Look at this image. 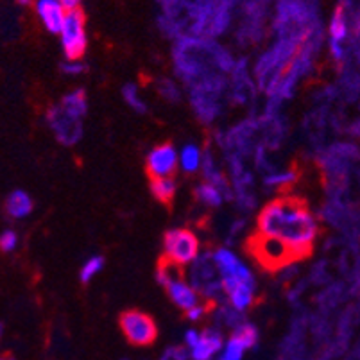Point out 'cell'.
<instances>
[{
  "instance_id": "cell-1",
  "label": "cell",
  "mask_w": 360,
  "mask_h": 360,
  "mask_svg": "<svg viewBox=\"0 0 360 360\" xmlns=\"http://www.w3.org/2000/svg\"><path fill=\"white\" fill-rule=\"evenodd\" d=\"M257 231L285 242L307 258L312 253L314 242L319 235V222L303 199L283 195L262 208L257 219Z\"/></svg>"
},
{
  "instance_id": "cell-2",
  "label": "cell",
  "mask_w": 360,
  "mask_h": 360,
  "mask_svg": "<svg viewBox=\"0 0 360 360\" xmlns=\"http://www.w3.org/2000/svg\"><path fill=\"white\" fill-rule=\"evenodd\" d=\"M245 248H248L251 257L257 260V264H260L264 269L269 271L281 269V267L296 264L297 260L303 258V255L297 253L289 244L278 240V238L267 237V235L260 233V231H257L248 240Z\"/></svg>"
},
{
  "instance_id": "cell-3",
  "label": "cell",
  "mask_w": 360,
  "mask_h": 360,
  "mask_svg": "<svg viewBox=\"0 0 360 360\" xmlns=\"http://www.w3.org/2000/svg\"><path fill=\"white\" fill-rule=\"evenodd\" d=\"M199 238L188 228H174L169 230L163 237V257L174 264L185 265L194 264L199 258Z\"/></svg>"
},
{
  "instance_id": "cell-4",
  "label": "cell",
  "mask_w": 360,
  "mask_h": 360,
  "mask_svg": "<svg viewBox=\"0 0 360 360\" xmlns=\"http://www.w3.org/2000/svg\"><path fill=\"white\" fill-rule=\"evenodd\" d=\"M119 325L127 342L133 346L143 348V346L155 345L156 337H158V326H156L155 319L140 310H126L120 314Z\"/></svg>"
},
{
  "instance_id": "cell-5",
  "label": "cell",
  "mask_w": 360,
  "mask_h": 360,
  "mask_svg": "<svg viewBox=\"0 0 360 360\" xmlns=\"http://www.w3.org/2000/svg\"><path fill=\"white\" fill-rule=\"evenodd\" d=\"M61 47L68 61H79L88 47L86 36V18L81 9L68 11L65 18L63 29L60 32Z\"/></svg>"
},
{
  "instance_id": "cell-6",
  "label": "cell",
  "mask_w": 360,
  "mask_h": 360,
  "mask_svg": "<svg viewBox=\"0 0 360 360\" xmlns=\"http://www.w3.org/2000/svg\"><path fill=\"white\" fill-rule=\"evenodd\" d=\"M179 167V155L174 146L163 142L150 150L146 160V172L149 179L172 178Z\"/></svg>"
},
{
  "instance_id": "cell-7",
  "label": "cell",
  "mask_w": 360,
  "mask_h": 360,
  "mask_svg": "<svg viewBox=\"0 0 360 360\" xmlns=\"http://www.w3.org/2000/svg\"><path fill=\"white\" fill-rule=\"evenodd\" d=\"M47 122L51 129L54 131L56 139L60 140L61 143H65V146H74L79 140L81 133H83L79 119H74L72 115H68L61 106L49 110Z\"/></svg>"
},
{
  "instance_id": "cell-8",
  "label": "cell",
  "mask_w": 360,
  "mask_h": 360,
  "mask_svg": "<svg viewBox=\"0 0 360 360\" xmlns=\"http://www.w3.org/2000/svg\"><path fill=\"white\" fill-rule=\"evenodd\" d=\"M222 287L230 300L231 307L237 312H244L253 305L255 300V280H242V278H222Z\"/></svg>"
},
{
  "instance_id": "cell-9",
  "label": "cell",
  "mask_w": 360,
  "mask_h": 360,
  "mask_svg": "<svg viewBox=\"0 0 360 360\" xmlns=\"http://www.w3.org/2000/svg\"><path fill=\"white\" fill-rule=\"evenodd\" d=\"M34 11L49 32H52V34H60L68 13L67 9L61 6L60 0H36Z\"/></svg>"
},
{
  "instance_id": "cell-10",
  "label": "cell",
  "mask_w": 360,
  "mask_h": 360,
  "mask_svg": "<svg viewBox=\"0 0 360 360\" xmlns=\"http://www.w3.org/2000/svg\"><path fill=\"white\" fill-rule=\"evenodd\" d=\"M165 290L170 300H172V303L178 309L185 310V312H188V310L194 309V307H198L201 303V294L194 289V285L186 283L185 276L178 278L172 283H169L165 287Z\"/></svg>"
},
{
  "instance_id": "cell-11",
  "label": "cell",
  "mask_w": 360,
  "mask_h": 360,
  "mask_svg": "<svg viewBox=\"0 0 360 360\" xmlns=\"http://www.w3.org/2000/svg\"><path fill=\"white\" fill-rule=\"evenodd\" d=\"M219 96H221V94H215V91L192 90V106H194L195 110V115H198L202 122H210V120H214L215 117H217Z\"/></svg>"
},
{
  "instance_id": "cell-12",
  "label": "cell",
  "mask_w": 360,
  "mask_h": 360,
  "mask_svg": "<svg viewBox=\"0 0 360 360\" xmlns=\"http://www.w3.org/2000/svg\"><path fill=\"white\" fill-rule=\"evenodd\" d=\"M221 348H222L221 333L215 332V330H205V332H201L198 345L192 348V359L210 360Z\"/></svg>"
},
{
  "instance_id": "cell-13",
  "label": "cell",
  "mask_w": 360,
  "mask_h": 360,
  "mask_svg": "<svg viewBox=\"0 0 360 360\" xmlns=\"http://www.w3.org/2000/svg\"><path fill=\"white\" fill-rule=\"evenodd\" d=\"M32 208H34V202H32L31 195L24 191H13L8 195V201H6V212H8L9 217L13 219H25L27 215H31Z\"/></svg>"
},
{
  "instance_id": "cell-14",
  "label": "cell",
  "mask_w": 360,
  "mask_h": 360,
  "mask_svg": "<svg viewBox=\"0 0 360 360\" xmlns=\"http://www.w3.org/2000/svg\"><path fill=\"white\" fill-rule=\"evenodd\" d=\"M60 106L67 111L68 115H72L74 119L81 120L84 115H86V110H88L86 94H84V90H81V88L68 91L67 96L61 99Z\"/></svg>"
},
{
  "instance_id": "cell-15",
  "label": "cell",
  "mask_w": 360,
  "mask_h": 360,
  "mask_svg": "<svg viewBox=\"0 0 360 360\" xmlns=\"http://www.w3.org/2000/svg\"><path fill=\"white\" fill-rule=\"evenodd\" d=\"M178 185L172 178H155L150 179V194L163 206H170L176 198Z\"/></svg>"
},
{
  "instance_id": "cell-16",
  "label": "cell",
  "mask_w": 360,
  "mask_h": 360,
  "mask_svg": "<svg viewBox=\"0 0 360 360\" xmlns=\"http://www.w3.org/2000/svg\"><path fill=\"white\" fill-rule=\"evenodd\" d=\"M202 160H205V155L201 153L198 146L194 143H188L181 149L179 153V167L183 169V172L186 174H195L198 170L202 169Z\"/></svg>"
},
{
  "instance_id": "cell-17",
  "label": "cell",
  "mask_w": 360,
  "mask_h": 360,
  "mask_svg": "<svg viewBox=\"0 0 360 360\" xmlns=\"http://www.w3.org/2000/svg\"><path fill=\"white\" fill-rule=\"evenodd\" d=\"M348 16H346L345 8H337L330 20V44H345V40L348 38Z\"/></svg>"
},
{
  "instance_id": "cell-18",
  "label": "cell",
  "mask_w": 360,
  "mask_h": 360,
  "mask_svg": "<svg viewBox=\"0 0 360 360\" xmlns=\"http://www.w3.org/2000/svg\"><path fill=\"white\" fill-rule=\"evenodd\" d=\"M195 198L206 206H212V208H217V206L222 205L224 201V194L219 191L217 186L212 185V183L205 181V183H199L195 186Z\"/></svg>"
},
{
  "instance_id": "cell-19",
  "label": "cell",
  "mask_w": 360,
  "mask_h": 360,
  "mask_svg": "<svg viewBox=\"0 0 360 360\" xmlns=\"http://www.w3.org/2000/svg\"><path fill=\"white\" fill-rule=\"evenodd\" d=\"M122 96H124V101H126V104L131 108V110H135L136 113H146L147 104L143 103V99L140 97L136 84L127 83L126 86L122 88Z\"/></svg>"
},
{
  "instance_id": "cell-20",
  "label": "cell",
  "mask_w": 360,
  "mask_h": 360,
  "mask_svg": "<svg viewBox=\"0 0 360 360\" xmlns=\"http://www.w3.org/2000/svg\"><path fill=\"white\" fill-rule=\"evenodd\" d=\"M103 267H104L103 257L97 255V257L88 258V260L83 264V267H81V273H79L81 281H83V283H90V281L94 280L101 271H103Z\"/></svg>"
},
{
  "instance_id": "cell-21",
  "label": "cell",
  "mask_w": 360,
  "mask_h": 360,
  "mask_svg": "<svg viewBox=\"0 0 360 360\" xmlns=\"http://www.w3.org/2000/svg\"><path fill=\"white\" fill-rule=\"evenodd\" d=\"M245 349H248V346H245L244 342H242V340L233 333L217 360H242V355H244Z\"/></svg>"
},
{
  "instance_id": "cell-22",
  "label": "cell",
  "mask_w": 360,
  "mask_h": 360,
  "mask_svg": "<svg viewBox=\"0 0 360 360\" xmlns=\"http://www.w3.org/2000/svg\"><path fill=\"white\" fill-rule=\"evenodd\" d=\"M158 94L163 97L165 101H169V103H178L179 101V88L176 86L174 81L170 79H162L158 83Z\"/></svg>"
},
{
  "instance_id": "cell-23",
  "label": "cell",
  "mask_w": 360,
  "mask_h": 360,
  "mask_svg": "<svg viewBox=\"0 0 360 360\" xmlns=\"http://www.w3.org/2000/svg\"><path fill=\"white\" fill-rule=\"evenodd\" d=\"M294 179H296V174L292 170H287V172H274V174L267 176L265 183L269 186H274V188H283V186L294 183Z\"/></svg>"
},
{
  "instance_id": "cell-24",
  "label": "cell",
  "mask_w": 360,
  "mask_h": 360,
  "mask_svg": "<svg viewBox=\"0 0 360 360\" xmlns=\"http://www.w3.org/2000/svg\"><path fill=\"white\" fill-rule=\"evenodd\" d=\"M235 335L238 337V339L244 342L248 348H253L255 345H257V337H258V332L257 328H255L253 325H240L237 326V330H235Z\"/></svg>"
},
{
  "instance_id": "cell-25",
  "label": "cell",
  "mask_w": 360,
  "mask_h": 360,
  "mask_svg": "<svg viewBox=\"0 0 360 360\" xmlns=\"http://www.w3.org/2000/svg\"><path fill=\"white\" fill-rule=\"evenodd\" d=\"M18 244V235L15 233L13 230H4L2 235H0V250L4 251V253H11L13 250Z\"/></svg>"
},
{
  "instance_id": "cell-26",
  "label": "cell",
  "mask_w": 360,
  "mask_h": 360,
  "mask_svg": "<svg viewBox=\"0 0 360 360\" xmlns=\"http://www.w3.org/2000/svg\"><path fill=\"white\" fill-rule=\"evenodd\" d=\"M61 70L68 75H79L86 70V67H84L83 63H79V61H68V63H65L63 67H61Z\"/></svg>"
},
{
  "instance_id": "cell-27",
  "label": "cell",
  "mask_w": 360,
  "mask_h": 360,
  "mask_svg": "<svg viewBox=\"0 0 360 360\" xmlns=\"http://www.w3.org/2000/svg\"><path fill=\"white\" fill-rule=\"evenodd\" d=\"M199 337H201V333L195 332V330H188V332L185 333V340H186V345H188V348L192 349L195 345H198Z\"/></svg>"
},
{
  "instance_id": "cell-28",
  "label": "cell",
  "mask_w": 360,
  "mask_h": 360,
  "mask_svg": "<svg viewBox=\"0 0 360 360\" xmlns=\"http://www.w3.org/2000/svg\"><path fill=\"white\" fill-rule=\"evenodd\" d=\"M60 2L67 11H75V9L81 8V2H83V0H60Z\"/></svg>"
},
{
  "instance_id": "cell-29",
  "label": "cell",
  "mask_w": 360,
  "mask_h": 360,
  "mask_svg": "<svg viewBox=\"0 0 360 360\" xmlns=\"http://www.w3.org/2000/svg\"><path fill=\"white\" fill-rule=\"evenodd\" d=\"M16 2L22 6H27V4H31V2H36V0H16Z\"/></svg>"
},
{
  "instance_id": "cell-30",
  "label": "cell",
  "mask_w": 360,
  "mask_h": 360,
  "mask_svg": "<svg viewBox=\"0 0 360 360\" xmlns=\"http://www.w3.org/2000/svg\"><path fill=\"white\" fill-rule=\"evenodd\" d=\"M359 32H360V18H359Z\"/></svg>"
},
{
  "instance_id": "cell-31",
  "label": "cell",
  "mask_w": 360,
  "mask_h": 360,
  "mask_svg": "<svg viewBox=\"0 0 360 360\" xmlns=\"http://www.w3.org/2000/svg\"><path fill=\"white\" fill-rule=\"evenodd\" d=\"M2 360H8V359H6V356H4V359H2Z\"/></svg>"
}]
</instances>
